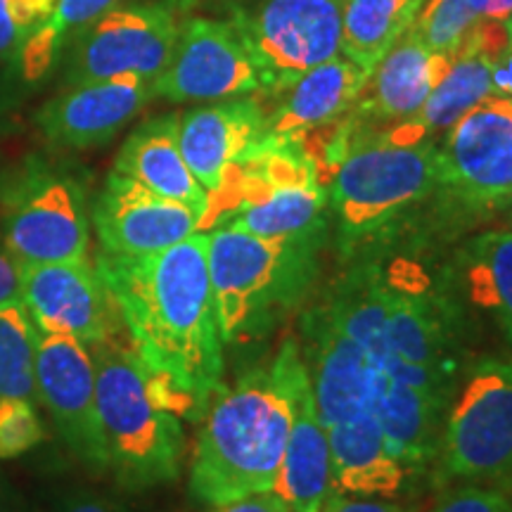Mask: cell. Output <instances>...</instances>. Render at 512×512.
<instances>
[{
	"label": "cell",
	"mask_w": 512,
	"mask_h": 512,
	"mask_svg": "<svg viewBox=\"0 0 512 512\" xmlns=\"http://www.w3.org/2000/svg\"><path fill=\"white\" fill-rule=\"evenodd\" d=\"M283 349L287 382H290L292 422L273 494L283 498L294 512H320L335 491L328 427L318 418L299 342L287 337L283 339Z\"/></svg>",
	"instance_id": "d6986e66"
},
{
	"label": "cell",
	"mask_w": 512,
	"mask_h": 512,
	"mask_svg": "<svg viewBox=\"0 0 512 512\" xmlns=\"http://www.w3.org/2000/svg\"><path fill=\"white\" fill-rule=\"evenodd\" d=\"M46 439V425L36 401H0V460H15Z\"/></svg>",
	"instance_id": "4dcf8cb0"
},
{
	"label": "cell",
	"mask_w": 512,
	"mask_h": 512,
	"mask_svg": "<svg viewBox=\"0 0 512 512\" xmlns=\"http://www.w3.org/2000/svg\"><path fill=\"white\" fill-rule=\"evenodd\" d=\"M425 0H344L342 55L373 74L382 57L411 29Z\"/></svg>",
	"instance_id": "4316f807"
},
{
	"label": "cell",
	"mask_w": 512,
	"mask_h": 512,
	"mask_svg": "<svg viewBox=\"0 0 512 512\" xmlns=\"http://www.w3.org/2000/svg\"><path fill=\"white\" fill-rule=\"evenodd\" d=\"M320 512H422L411 503L394 501V498H370V496H349L332 491Z\"/></svg>",
	"instance_id": "e575fe53"
},
{
	"label": "cell",
	"mask_w": 512,
	"mask_h": 512,
	"mask_svg": "<svg viewBox=\"0 0 512 512\" xmlns=\"http://www.w3.org/2000/svg\"><path fill=\"white\" fill-rule=\"evenodd\" d=\"M451 62L453 53H434L406 31L373 69L354 107L335 124L344 152L361 145L373 124L384 126V133L418 117Z\"/></svg>",
	"instance_id": "9a60e30c"
},
{
	"label": "cell",
	"mask_w": 512,
	"mask_h": 512,
	"mask_svg": "<svg viewBox=\"0 0 512 512\" xmlns=\"http://www.w3.org/2000/svg\"><path fill=\"white\" fill-rule=\"evenodd\" d=\"M0 238L19 264L86 259L91 207L79 178L31 155L0 178Z\"/></svg>",
	"instance_id": "ba28073f"
},
{
	"label": "cell",
	"mask_w": 512,
	"mask_h": 512,
	"mask_svg": "<svg viewBox=\"0 0 512 512\" xmlns=\"http://www.w3.org/2000/svg\"><path fill=\"white\" fill-rule=\"evenodd\" d=\"M510 211H512V209H510Z\"/></svg>",
	"instance_id": "f6af8a7d"
},
{
	"label": "cell",
	"mask_w": 512,
	"mask_h": 512,
	"mask_svg": "<svg viewBox=\"0 0 512 512\" xmlns=\"http://www.w3.org/2000/svg\"><path fill=\"white\" fill-rule=\"evenodd\" d=\"M155 98L152 81L124 74L67 86L36 112V128L57 150H91L117 136Z\"/></svg>",
	"instance_id": "ac0fdd59"
},
{
	"label": "cell",
	"mask_w": 512,
	"mask_h": 512,
	"mask_svg": "<svg viewBox=\"0 0 512 512\" xmlns=\"http://www.w3.org/2000/svg\"><path fill=\"white\" fill-rule=\"evenodd\" d=\"M207 242L200 230L157 254L95 259L138 358L190 420L202 418L226 370Z\"/></svg>",
	"instance_id": "6da1fadb"
},
{
	"label": "cell",
	"mask_w": 512,
	"mask_h": 512,
	"mask_svg": "<svg viewBox=\"0 0 512 512\" xmlns=\"http://www.w3.org/2000/svg\"><path fill=\"white\" fill-rule=\"evenodd\" d=\"M368 79L366 69L344 55L318 64L275 93L278 102L266 110V138L304 143L320 128L337 124L354 107Z\"/></svg>",
	"instance_id": "44dd1931"
},
{
	"label": "cell",
	"mask_w": 512,
	"mask_h": 512,
	"mask_svg": "<svg viewBox=\"0 0 512 512\" xmlns=\"http://www.w3.org/2000/svg\"><path fill=\"white\" fill-rule=\"evenodd\" d=\"M439 195V143L434 138H373L332 169L330 228L344 261L392 249Z\"/></svg>",
	"instance_id": "3957f363"
},
{
	"label": "cell",
	"mask_w": 512,
	"mask_h": 512,
	"mask_svg": "<svg viewBox=\"0 0 512 512\" xmlns=\"http://www.w3.org/2000/svg\"><path fill=\"white\" fill-rule=\"evenodd\" d=\"M22 302V264L0 238V306Z\"/></svg>",
	"instance_id": "d590c367"
},
{
	"label": "cell",
	"mask_w": 512,
	"mask_h": 512,
	"mask_svg": "<svg viewBox=\"0 0 512 512\" xmlns=\"http://www.w3.org/2000/svg\"><path fill=\"white\" fill-rule=\"evenodd\" d=\"M22 306L41 335H67L95 347L119 335L121 318L91 259L22 266Z\"/></svg>",
	"instance_id": "5bb4252c"
},
{
	"label": "cell",
	"mask_w": 512,
	"mask_h": 512,
	"mask_svg": "<svg viewBox=\"0 0 512 512\" xmlns=\"http://www.w3.org/2000/svg\"><path fill=\"white\" fill-rule=\"evenodd\" d=\"M195 3H200V0H169V5L171 8H192V5Z\"/></svg>",
	"instance_id": "60d3db41"
},
{
	"label": "cell",
	"mask_w": 512,
	"mask_h": 512,
	"mask_svg": "<svg viewBox=\"0 0 512 512\" xmlns=\"http://www.w3.org/2000/svg\"><path fill=\"white\" fill-rule=\"evenodd\" d=\"M166 200L181 202L207 219L209 195L192 176L178 145V114L147 119L121 145L114 169Z\"/></svg>",
	"instance_id": "603a6c76"
},
{
	"label": "cell",
	"mask_w": 512,
	"mask_h": 512,
	"mask_svg": "<svg viewBox=\"0 0 512 512\" xmlns=\"http://www.w3.org/2000/svg\"><path fill=\"white\" fill-rule=\"evenodd\" d=\"M57 0H0V62H10L46 22Z\"/></svg>",
	"instance_id": "1f68e13d"
},
{
	"label": "cell",
	"mask_w": 512,
	"mask_h": 512,
	"mask_svg": "<svg viewBox=\"0 0 512 512\" xmlns=\"http://www.w3.org/2000/svg\"><path fill=\"white\" fill-rule=\"evenodd\" d=\"M91 354L107 477L128 494L178 482L188 444L171 394L117 337L95 344Z\"/></svg>",
	"instance_id": "5b68a950"
},
{
	"label": "cell",
	"mask_w": 512,
	"mask_h": 512,
	"mask_svg": "<svg viewBox=\"0 0 512 512\" xmlns=\"http://www.w3.org/2000/svg\"><path fill=\"white\" fill-rule=\"evenodd\" d=\"M285 349L211 396L192 448L188 491L195 503L221 505L275 489L290 434Z\"/></svg>",
	"instance_id": "7a4b0ae2"
},
{
	"label": "cell",
	"mask_w": 512,
	"mask_h": 512,
	"mask_svg": "<svg viewBox=\"0 0 512 512\" xmlns=\"http://www.w3.org/2000/svg\"><path fill=\"white\" fill-rule=\"evenodd\" d=\"M512 209V98L489 95L439 143V226L460 228Z\"/></svg>",
	"instance_id": "9c48e42d"
},
{
	"label": "cell",
	"mask_w": 512,
	"mask_h": 512,
	"mask_svg": "<svg viewBox=\"0 0 512 512\" xmlns=\"http://www.w3.org/2000/svg\"><path fill=\"white\" fill-rule=\"evenodd\" d=\"M91 226L105 254L147 256L192 238L204 221L185 204L112 171L91 204Z\"/></svg>",
	"instance_id": "e0dca14e"
},
{
	"label": "cell",
	"mask_w": 512,
	"mask_h": 512,
	"mask_svg": "<svg viewBox=\"0 0 512 512\" xmlns=\"http://www.w3.org/2000/svg\"><path fill=\"white\" fill-rule=\"evenodd\" d=\"M264 138L266 107L252 98L219 100L178 114V145L209 202Z\"/></svg>",
	"instance_id": "ffe728a7"
},
{
	"label": "cell",
	"mask_w": 512,
	"mask_h": 512,
	"mask_svg": "<svg viewBox=\"0 0 512 512\" xmlns=\"http://www.w3.org/2000/svg\"><path fill=\"white\" fill-rule=\"evenodd\" d=\"M446 268L465 309L484 313L512 347V228L467 238Z\"/></svg>",
	"instance_id": "d4e9b609"
},
{
	"label": "cell",
	"mask_w": 512,
	"mask_h": 512,
	"mask_svg": "<svg viewBox=\"0 0 512 512\" xmlns=\"http://www.w3.org/2000/svg\"><path fill=\"white\" fill-rule=\"evenodd\" d=\"M335 491L349 496L399 498L411 475L389 446L373 411L328 427Z\"/></svg>",
	"instance_id": "7402d4cb"
},
{
	"label": "cell",
	"mask_w": 512,
	"mask_h": 512,
	"mask_svg": "<svg viewBox=\"0 0 512 512\" xmlns=\"http://www.w3.org/2000/svg\"><path fill=\"white\" fill-rule=\"evenodd\" d=\"M178 24L169 5H117L95 19L62 55V83L133 74L155 83L174 55Z\"/></svg>",
	"instance_id": "8fae6325"
},
{
	"label": "cell",
	"mask_w": 512,
	"mask_h": 512,
	"mask_svg": "<svg viewBox=\"0 0 512 512\" xmlns=\"http://www.w3.org/2000/svg\"><path fill=\"white\" fill-rule=\"evenodd\" d=\"M491 83H494V95L512 98V48L491 60Z\"/></svg>",
	"instance_id": "74e56055"
},
{
	"label": "cell",
	"mask_w": 512,
	"mask_h": 512,
	"mask_svg": "<svg viewBox=\"0 0 512 512\" xmlns=\"http://www.w3.org/2000/svg\"><path fill=\"white\" fill-rule=\"evenodd\" d=\"M512 491L484 484H448L425 512H510Z\"/></svg>",
	"instance_id": "d6a6232c"
},
{
	"label": "cell",
	"mask_w": 512,
	"mask_h": 512,
	"mask_svg": "<svg viewBox=\"0 0 512 512\" xmlns=\"http://www.w3.org/2000/svg\"><path fill=\"white\" fill-rule=\"evenodd\" d=\"M370 261L387 313L389 342L399 356L394 380H401L448 408L467 363V311L451 283L448 268L432 278L411 256L387 252Z\"/></svg>",
	"instance_id": "8992f818"
},
{
	"label": "cell",
	"mask_w": 512,
	"mask_h": 512,
	"mask_svg": "<svg viewBox=\"0 0 512 512\" xmlns=\"http://www.w3.org/2000/svg\"><path fill=\"white\" fill-rule=\"evenodd\" d=\"M299 351L309 373L313 403L325 427L373 411L377 370L358 344L332 320L323 302L299 320Z\"/></svg>",
	"instance_id": "2e32d148"
},
{
	"label": "cell",
	"mask_w": 512,
	"mask_h": 512,
	"mask_svg": "<svg viewBox=\"0 0 512 512\" xmlns=\"http://www.w3.org/2000/svg\"><path fill=\"white\" fill-rule=\"evenodd\" d=\"M207 264L223 347L266 337L302 309L320 275L328 235L259 238L245 230H207Z\"/></svg>",
	"instance_id": "277c9868"
},
{
	"label": "cell",
	"mask_w": 512,
	"mask_h": 512,
	"mask_svg": "<svg viewBox=\"0 0 512 512\" xmlns=\"http://www.w3.org/2000/svg\"><path fill=\"white\" fill-rule=\"evenodd\" d=\"M489 95H494L491 57L470 36H465L460 48L453 53L451 67L427 98L418 117L408 124L389 128L377 138L403 140V143L434 138L439 133H446L463 114Z\"/></svg>",
	"instance_id": "484cf974"
},
{
	"label": "cell",
	"mask_w": 512,
	"mask_h": 512,
	"mask_svg": "<svg viewBox=\"0 0 512 512\" xmlns=\"http://www.w3.org/2000/svg\"><path fill=\"white\" fill-rule=\"evenodd\" d=\"M0 512H22L19 496L15 494L8 479L0 475Z\"/></svg>",
	"instance_id": "ab89813d"
},
{
	"label": "cell",
	"mask_w": 512,
	"mask_h": 512,
	"mask_svg": "<svg viewBox=\"0 0 512 512\" xmlns=\"http://www.w3.org/2000/svg\"><path fill=\"white\" fill-rule=\"evenodd\" d=\"M470 8L477 19L508 22L512 17V0H470Z\"/></svg>",
	"instance_id": "f35d334b"
},
{
	"label": "cell",
	"mask_w": 512,
	"mask_h": 512,
	"mask_svg": "<svg viewBox=\"0 0 512 512\" xmlns=\"http://www.w3.org/2000/svg\"><path fill=\"white\" fill-rule=\"evenodd\" d=\"M342 0H264L233 24L275 95L318 64L342 55Z\"/></svg>",
	"instance_id": "30bf717a"
},
{
	"label": "cell",
	"mask_w": 512,
	"mask_h": 512,
	"mask_svg": "<svg viewBox=\"0 0 512 512\" xmlns=\"http://www.w3.org/2000/svg\"><path fill=\"white\" fill-rule=\"evenodd\" d=\"M432 479L512 491V356L467 366L446 408Z\"/></svg>",
	"instance_id": "52a82bcc"
},
{
	"label": "cell",
	"mask_w": 512,
	"mask_h": 512,
	"mask_svg": "<svg viewBox=\"0 0 512 512\" xmlns=\"http://www.w3.org/2000/svg\"><path fill=\"white\" fill-rule=\"evenodd\" d=\"M38 330L22 302L0 306V401H36Z\"/></svg>",
	"instance_id": "f1b7e54d"
},
{
	"label": "cell",
	"mask_w": 512,
	"mask_h": 512,
	"mask_svg": "<svg viewBox=\"0 0 512 512\" xmlns=\"http://www.w3.org/2000/svg\"><path fill=\"white\" fill-rule=\"evenodd\" d=\"M505 24H508V34H510V48H512V17H510L508 22H505Z\"/></svg>",
	"instance_id": "b9f144b4"
},
{
	"label": "cell",
	"mask_w": 512,
	"mask_h": 512,
	"mask_svg": "<svg viewBox=\"0 0 512 512\" xmlns=\"http://www.w3.org/2000/svg\"><path fill=\"white\" fill-rule=\"evenodd\" d=\"M98 375L88 344L67 335H41L36 347V399L62 444L83 470L107 477L98 418Z\"/></svg>",
	"instance_id": "7c38bea8"
},
{
	"label": "cell",
	"mask_w": 512,
	"mask_h": 512,
	"mask_svg": "<svg viewBox=\"0 0 512 512\" xmlns=\"http://www.w3.org/2000/svg\"><path fill=\"white\" fill-rule=\"evenodd\" d=\"M510 512H512V505H510Z\"/></svg>",
	"instance_id": "7bdbcfd3"
},
{
	"label": "cell",
	"mask_w": 512,
	"mask_h": 512,
	"mask_svg": "<svg viewBox=\"0 0 512 512\" xmlns=\"http://www.w3.org/2000/svg\"><path fill=\"white\" fill-rule=\"evenodd\" d=\"M121 3L124 0H57L46 22L27 38V43L10 60L15 79L24 86H34L46 79L55 64L62 60L69 43L88 24Z\"/></svg>",
	"instance_id": "83f0119b"
},
{
	"label": "cell",
	"mask_w": 512,
	"mask_h": 512,
	"mask_svg": "<svg viewBox=\"0 0 512 512\" xmlns=\"http://www.w3.org/2000/svg\"><path fill=\"white\" fill-rule=\"evenodd\" d=\"M48 512H140L124 501H117V498L100 494V491L93 489H69L64 491L50 503Z\"/></svg>",
	"instance_id": "836d02e7"
},
{
	"label": "cell",
	"mask_w": 512,
	"mask_h": 512,
	"mask_svg": "<svg viewBox=\"0 0 512 512\" xmlns=\"http://www.w3.org/2000/svg\"><path fill=\"white\" fill-rule=\"evenodd\" d=\"M152 91L169 102H219L264 93V76L233 22L190 19Z\"/></svg>",
	"instance_id": "4fadbf2b"
},
{
	"label": "cell",
	"mask_w": 512,
	"mask_h": 512,
	"mask_svg": "<svg viewBox=\"0 0 512 512\" xmlns=\"http://www.w3.org/2000/svg\"><path fill=\"white\" fill-rule=\"evenodd\" d=\"M475 22L470 0H425L408 34L434 53H456Z\"/></svg>",
	"instance_id": "f546056e"
},
{
	"label": "cell",
	"mask_w": 512,
	"mask_h": 512,
	"mask_svg": "<svg viewBox=\"0 0 512 512\" xmlns=\"http://www.w3.org/2000/svg\"><path fill=\"white\" fill-rule=\"evenodd\" d=\"M373 413L413 482L432 479L446 406L432 394L380 373Z\"/></svg>",
	"instance_id": "cb8c5ba5"
},
{
	"label": "cell",
	"mask_w": 512,
	"mask_h": 512,
	"mask_svg": "<svg viewBox=\"0 0 512 512\" xmlns=\"http://www.w3.org/2000/svg\"><path fill=\"white\" fill-rule=\"evenodd\" d=\"M204 512H294V510L278 494L268 491V494H254L230 503L209 505Z\"/></svg>",
	"instance_id": "8d00e7d4"
},
{
	"label": "cell",
	"mask_w": 512,
	"mask_h": 512,
	"mask_svg": "<svg viewBox=\"0 0 512 512\" xmlns=\"http://www.w3.org/2000/svg\"><path fill=\"white\" fill-rule=\"evenodd\" d=\"M342 3H344V0H342Z\"/></svg>",
	"instance_id": "ee69618b"
}]
</instances>
